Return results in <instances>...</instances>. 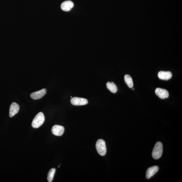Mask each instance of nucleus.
Instances as JSON below:
<instances>
[{
    "label": "nucleus",
    "mask_w": 182,
    "mask_h": 182,
    "mask_svg": "<svg viewBox=\"0 0 182 182\" xmlns=\"http://www.w3.org/2000/svg\"><path fill=\"white\" fill-rule=\"evenodd\" d=\"M45 117L43 113L40 112L35 116L32 123L33 128H38L43 124L45 121Z\"/></svg>",
    "instance_id": "obj_1"
},
{
    "label": "nucleus",
    "mask_w": 182,
    "mask_h": 182,
    "mask_svg": "<svg viewBox=\"0 0 182 182\" xmlns=\"http://www.w3.org/2000/svg\"><path fill=\"white\" fill-rule=\"evenodd\" d=\"M163 151V146L162 144L160 142H158L156 143L154 148H153L152 156L155 159H158L161 157Z\"/></svg>",
    "instance_id": "obj_2"
},
{
    "label": "nucleus",
    "mask_w": 182,
    "mask_h": 182,
    "mask_svg": "<svg viewBox=\"0 0 182 182\" xmlns=\"http://www.w3.org/2000/svg\"><path fill=\"white\" fill-rule=\"evenodd\" d=\"M96 148L99 154L101 156L106 155L107 149L105 142L102 139H99L96 142Z\"/></svg>",
    "instance_id": "obj_3"
},
{
    "label": "nucleus",
    "mask_w": 182,
    "mask_h": 182,
    "mask_svg": "<svg viewBox=\"0 0 182 182\" xmlns=\"http://www.w3.org/2000/svg\"><path fill=\"white\" fill-rule=\"evenodd\" d=\"M71 103L75 106H82L87 104L88 101L86 99L74 97L71 99Z\"/></svg>",
    "instance_id": "obj_4"
},
{
    "label": "nucleus",
    "mask_w": 182,
    "mask_h": 182,
    "mask_svg": "<svg viewBox=\"0 0 182 182\" xmlns=\"http://www.w3.org/2000/svg\"><path fill=\"white\" fill-rule=\"evenodd\" d=\"M65 131V129L62 126L60 125H54L52 129V132L54 135L61 136L62 135Z\"/></svg>",
    "instance_id": "obj_5"
},
{
    "label": "nucleus",
    "mask_w": 182,
    "mask_h": 182,
    "mask_svg": "<svg viewBox=\"0 0 182 182\" xmlns=\"http://www.w3.org/2000/svg\"><path fill=\"white\" fill-rule=\"evenodd\" d=\"M46 92V89L45 88H44L39 91L32 93L30 94V97L34 100H38L45 96Z\"/></svg>",
    "instance_id": "obj_6"
},
{
    "label": "nucleus",
    "mask_w": 182,
    "mask_h": 182,
    "mask_svg": "<svg viewBox=\"0 0 182 182\" xmlns=\"http://www.w3.org/2000/svg\"><path fill=\"white\" fill-rule=\"evenodd\" d=\"M155 94L161 99H165L168 97L169 94L166 89L158 88L155 89Z\"/></svg>",
    "instance_id": "obj_7"
},
{
    "label": "nucleus",
    "mask_w": 182,
    "mask_h": 182,
    "mask_svg": "<svg viewBox=\"0 0 182 182\" xmlns=\"http://www.w3.org/2000/svg\"><path fill=\"white\" fill-rule=\"evenodd\" d=\"M19 106L17 103L14 102L12 103L9 108V116L12 117L17 113L19 110Z\"/></svg>",
    "instance_id": "obj_8"
},
{
    "label": "nucleus",
    "mask_w": 182,
    "mask_h": 182,
    "mask_svg": "<svg viewBox=\"0 0 182 182\" xmlns=\"http://www.w3.org/2000/svg\"><path fill=\"white\" fill-rule=\"evenodd\" d=\"M74 6L73 2L70 1H64L61 5V8L62 10L68 12L70 11Z\"/></svg>",
    "instance_id": "obj_9"
},
{
    "label": "nucleus",
    "mask_w": 182,
    "mask_h": 182,
    "mask_svg": "<svg viewBox=\"0 0 182 182\" xmlns=\"http://www.w3.org/2000/svg\"><path fill=\"white\" fill-rule=\"evenodd\" d=\"M159 167L155 166L149 168L146 172V178L147 179H150L157 173L159 170Z\"/></svg>",
    "instance_id": "obj_10"
},
{
    "label": "nucleus",
    "mask_w": 182,
    "mask_h": 182,
    "mask_svg": "<svg viewBox=\"0 0 182 182\" xmlns=\"http://www.w3.org/2000/svg\"><path fill=\"white\" fill-rule=\"evenodd\" d=\"M158 76L160 79L168 80L172 78V74L170 72L161 71L158 73Z\"/></svg>",
    "instance_id": "obj_11"
},
{
    "label": "nucleus",
    "mask_w": 182,
    "mask_h": 182,
    "mask_svg": "<svg viewBox=\"0 0 182 182\" xmlns=\"http://www.w3.org/2000/svg\"><path fill=\"white\" fill-rule=\"evenodd\" d=\"M107 88L111 92L113 93H116L117 91V87L114 83L112 82H108L106 84Z\"/></svg>",
    "instance_id": "obj_12"
},
{
    "label": "nucleus",
    "mask_w": 182,
    "mask_h": 182,
    "mask_svg": "<svg viewBox=\"0 0 182 182\" xmlns=\"http://www.w3.org/2000/svg\"><path fill=\"white\" fill-rule=\"evenodd\" d=\"M124 79L125 82L129 87L132 88L133 86V80L130 76L129 75H125Z\"/></svg>",
    "instance_id": "obj_13"
},
{
    "label": "nucleus",
    "mask_w": 182,
    "mask_h": 182,
    "mask_svg": "<svg viewBox=\"0 0 182 182\" xmlns=\"http://www.w3.org/2000/svg\"><path fill=\"white\" fill-rule=\"evenodd\" d=\"M56 171L55 168H52L50 170L47 176V180L49 182H51L53 181L54 174Z\"/></svg>",
    "instance_id": "obj_14"
},
{
    "label": "nucleus",
    "mask_w": 182,
    "mask_h": 182,
    "mask_svg": "<svg viewBox=\"0 0 182 182\" xmlns=\"http://www.w3.org/2000/svg\"><path fill=\"white\" fill-rule=\"evenodd\" d=\"M133 90H134V88H133Z\"/></svg>",
    "instance_id": "obj_15"
}]
</instances>
